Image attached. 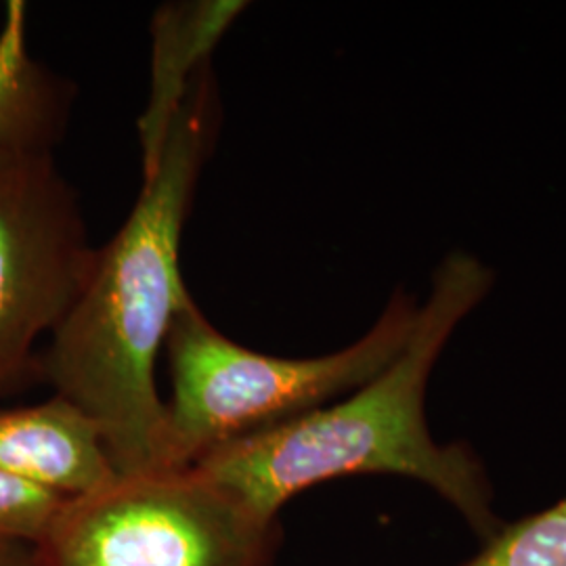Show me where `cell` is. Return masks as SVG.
I'll return each instance as SVG.
<instances>
[{"mask_svg":"<svg viewBox=\"0 0 566 566\" xmlns=\"http://www.w3.org/2000/svg\"><path fill=\"white\" fill-rule=\"evenodd\" d=\"M210 65L196 76L139 200L112 242L95 248L86 282L51 332L39 376L99 426L120 476L156 470L164 401L156 361L170 325L193 303L179 266L182 227L219 133Z\"/></svg>","mask_w":566,"mask_h":566,"instance_id":"cell-1","label":"cell"},{"mask_svg":"<svg viewBox=\"0 0 566 566\" xmlns=\"http://www.w3.org/2000/svg\"><path fill=\"white\" fill-rule=\"evenodd\" d=\"M491 283L479 259L453 252L432 277L403 353L382 374L334 403L212 451L193 470L273 521L306 489L361 474L403 476L432 489L485 544L506 525L493 507L489 472L468 443L434 441L426 390L449 336Z\"/></svg>","mask_w":566,"mask_h":566,"instance_id":"cell-2","label":"cell"},{"mask_svg":"<svg viewBox=\"0 0 566 566\" xmlns=\"http://www.w3.org/2000/svg\"><path fill=\"white\" fill-rule=\"evenodd\" d=\"M418 315L413 298L397 292L361 340L324 357L285 359L233 343L198 304H187L164 344L170 397L156 470L193 468L221 447L350 395L403 353Z\"/></svg>","mask_w":566,"mask_h":566,"instance_id":"cell-3","label":"cell"},{"mask_svg":"<svg viewBox=\"0 0 566 566\" xmlns=\"http://www.w3.org/2000/svg\"><path fill=\"white\" fill-rule=\"evenodd\" d=\"M282 539L280 518L187 468L65 500L34 547L42 566H277Z\"/></svg>","mask_w":566,"mask_h":566,"instance_id":"cell-4","label":"cell"},{"mask_svg":"<svg viewBox=\"0 0 566 566\" xmlns=\"http://www.w3.org/2000/svg\"><path fill=\"white\" fill-rule=\"evenodd\" d=\"M93 254L53 156L0 166V397L39 376L36 343L81 294Z\"/></svg>","mask_w":566,"mask_h":566,"instance_id":"cell-5","label":"cell"},{"mask_svg":"<svg viewBox=\"0 0 566 566\" xmlns=\"http://www.w3.org/2000/svg\"><path fill=\"white\" fill-rule=\"evenodd\" d=\"M0 474L65 500L120 479L99 426L60 395L0 411Z\"/></svg>","mask_w":566,"mask_h":566,"instance_id":"cell-6","label":"cell"},{"mask_svg":"<svg viewBox=\"0 0 566 566\" xmlns=\"http://www.w3.org/2000/svg\"><path fill=\"white\" fill-rule=\"evenodd\" d=\"M243 9L245 2L240 0L172 2L158 9L151 23L149 102L139 120L143 168L156 160L189 86L210 65L212 49Z\"/></svg>","mask_w":566,"mask_h":566,"instance_id":"cell-7","label":"cell"},{"mask_svg":"<svg viewBox=\"0 0 566 566\" xmlns=\"http://www.w3.org/2000/svg\"><path fill=\"white\" fill-rule=\"evenodd\" d=\"M72 93L28 49V4L7 2L0 28V166L53 156Z\"/></svg>","mask_w":566,"mask_h":566,"instance_id":"cell-8","label":"cell"},{"mask_svg":"<svg viewBox=\"0 0 566 566\" xmlns=\"http://www.w3.org/2000/svg\"><path fill=\"white\" fill-rule=\"evenodd\" d=\"M460 566H566V495L554 506L506 523Z\"/></svg>","mask_w":566,"mask_h":566,"instance_id":"cell-9","label":"cell"},{"mask_svg":"<svg viewBox=\"0 0 566 566\" xmlns=\"http://www.w3.org/2000/svg\"><path fill=\"white\" fill-rule=\"evenodd\" d=\"M65 497L0 474V539L36 546Z\"/></svg>","mask_w":566,"mask_h":566,"instance_id":"cell-10","label":"cell"},{"mask_svg":"<svg viewBox=\"0 0 566 566\" xmlns=\"http://www.w3.org/2000/svg\"><path fill=\"white\" fill-rule=\"evenodd\" d=\"M0 566H42L36 547L0 539Z\"/></svg>","mask_w":566,"mask_h":566,"instance_id":"cell-11","label":"cell"}]
</instances>
